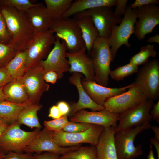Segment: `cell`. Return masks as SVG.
<instances>
[{
    "label": "cell",
    "mask_w": 159,
    "mask_h": 159,
    "mask_svg": "<svg viewBox=\"0 0 159 159\" xmlns=\"http://www.w3.org/2000/svg\"><path fill=\"white\" fill-rule=\"evenodd\" d=\"M44 79L46 82L54 84L56 82L58 79V76L55 72L50 71L45 74Z\"/></svg>",
    "instance_id": "cell-44"
},
{
    "label": "cell",
    "mask_w": 159,
    "mask_h": 159,
    "mask_svg": "<svg viewBox=\"0 0 159 159\" xmlns=\"http://www.w3.org/2000/svg\"><path fill=\"white\" fill-rule=\"evenodd\" d=\"M60 159H97L96 146H80L60 156Z\"/></svg>",
    "instance_id": "cell-30"
},
{
    "label": "cell",
    "mask_w": 159,
    "mask_h": 159,
    "mask_svg": "<svg viewBox=\"0 0 159 159\" xmlns=\"http://www.w3.org/2000/svg\"><path fill=\"white\" fill-rule=\"evenodd\" d=\"M42 106L39 104H33L28 106L20 112L17 121L21 125L40 129L42 127L39 121L37 112Z\"/></svg>",
    "instance_id": "cell-27"
},
{
    "label": "cell",
    "mask_w": 159,
    "mask_h": 159,
    "mask_svg": "<svg viewBox=\"0 0 159 159\" xmlns=\"http://www.w3.org/2000/svg\"><path fill=\"white\" fill-rule=\"evenodd\" d=\"M74 19L80 29L86 50L90 53L95 41L99 37L98 31L90 16H83Z\"/></svg>",
    "instance_id": "cell-25"
},
{
    "label": "cell",
    "mask_w": 159,
    "mask_h": 159,
    "mask_svg": "<svg viewBox=\"0 0 159 159\" xmlns=\"http://www.w3.org/2000/svg\"><path fill=\"white\" fill-rule=\"evenodd\" d=\"M19 52L8 44L0 42V68L6 67Z\"/></svg>",
    "instance_id": "cell-33"
},
{
    "label": "cell",
    "mask_w": 159,
    "mask_h": 159,
    "mask_svg": "<svg viewBox=\"0 0 159 159\" xmlns=\"http://www.w3.org/2000/svg\"><path fill=\"white\" fill-rule=\"evenodd\" d=\"M6 154L0 145V159H4Z\"/></svg>",
    "instance_id": "cell-53"
},
{
    "label": "cell",
    "mask_w": 159,
    "mask_h": 159,
    "mask_svg": "<svg viewBox=\"0 0 159 159\" xmlns=\"http://www.w3.org/2000/svg\"><path fill=\"white\" fill-rule=\"evenodd\" d=\"M25 12L35 34L49 29L53 21L43 3H38Z\"/></svg>",
    "instance_id": "cell-21"
},
{
    "label": "cell",
    "mask_w": 159,
    "mask_h": 159,
    "mask_svg": "<svg viewBox=\"0 0 159 159\" xmlns=\"http://www.w3.org/2000/svg\"><path fill=\"white\" fill-rule=\"evenodd\" d=\"M150 128H151L154 132V138L159 141V127L157 126H151Z\"/></svg>",
    "instance_id": "cell-50"
},
{
    "label": "cell",
    "mask_w": 159,
    "mask_h": 159,
    "mask_svg": "<svg viewBox=\"0 0 159 159\" xmlns=\"http://www.w3.org/2000/svg\"><path fill=\"white\" fill-rule=\"evenodd\" d=\"M82 74L73 72L69 78L70 83L75 86L78 92L79 99L77 103L73 104L68 116L71 117L78 111L85 108L90 109L92 111H100L104 109L103 106L99 105L94 102L84 89L81 83Z\"/></svg>",
    "instance_id": "cell-20"
},
{
    "label": "cell",
    "mask_w": 159,
    "mask_h": 159,
    "mask_svg": "<svg viewBox=\"0 0 159 159\" xmlns=\"http://www.w3.org/2000/svg\"><path fill=\"white\" fill-rule=\"evenodd\" d=\"M57 106L62 116L68 115L70 110V106L68 103L65 101H61L58 103Z\"/></svg>",
    "instance_id": "cell-43"
},
{
    "label": "cell",
    "mask_w": 159,
    "mask_h": 159,
    "mask_svg": "<svg viewBox=\"0 0 159 159\" xmlns=\"http://www.w3.org/2000/svg\"><path fill=\"white\" fill-rule=\"evenodd\" d=\"M150 142L153 144L156 149L157 153L158 159H159V141L155 139L154 138H151Z\"/></svg>",
    "instance_id": "cell-48"
},
{
    "label": "cell",
    "mask_w": 159,
    "mask_h": 159,
    "mask_svg": "<svg viewBox=\"0 0 159 159\" xmlns=\"http://www.w3.org/2000/svg\"><path fill=\"white\" fill-rule=\"evenodd\" d=\"M21 125L16 121L9 125L0 135V145L6 153L10 151L23 153L40 131L38 129L26 131L20 128Z\"/></svg>",
    "instance_id": "cell-5"
},
{
    "label": "cell",
    "mask_w": 159,
    "mask_h": 159,
    "mask_svg": "<svg viewBox=\"0 0 159 159\" xmlns=\"http://www.w3.org/2000/svg\"><path fill=\"white\" fill-rule=\"evenodd\" d=\"M13 80L6 67L0 68V88H3Z\"/></svg>",
    "instance_id": "cell-39"
},
{
    "label": "cell",
    "mask_w": 159,
    "mask_h": 159,
    "mask_svg": "<svg viewBox=\"0 0 159 159\" xmlns=\"http://www.w3.org/2000/svg\"><path fill=\"white\" fill-rule=\"evenodd\" d=\"M56 37L54 47L51 50L45 60H42L39 64L43 67L46 73L50 71H53L57 74L58 79L63 77L65 72L69 71L70 65L66 57L67 48L64 41L61 42L60 39Z\"/></svg>",
    "instance_id": "cell-13"
},
{
    "label": "cell",
    "mask_w": 159,
    "mask_h": 159,
    "mask_svg": "<svg viewBox=\"0 0 159 159\" xmlns=\"http://www.w3.org/2000/svg\"><path fill=\"white\" fill-rule=\"evenodd\" d=\"M48 117L54 120L59 119L62 117L57 105H53L50 108Z\"/></svg>",
    "instance_id": "cell-46"
},
{
    "label": "cell",
    "mask_w": 159,
    "mask_h": 159,
    "mask_svg": "<svg viewBox=\"0 0 159 159\" xmlns=\"http://www.w3.org/2000/svg\"><path fill=\"white\" fill-rule=\"evenodd\" d=\"M3 89L4 93L8 97L6 101L17 103L29 101L22 77L13 80Z\"/></svg>",
    "instance_id": "cell-24"
},
{
    "label": "cell",
    "mask_w": 159,
    "mask_h": 159,
    "mask_svg": "<svg viewBox=\"0 0 159 159\" xmlns=\"http://www.w3.org/2000/svg\"><path fill=\"white\" fill-rule=\"evenodd\" d=\"M4 159H36L32 153H18L10 151L7 153Z\"/></svg>",
    "instance_id": "cell-38"
},
{
    "label": "cell",
    "mask_w": 159,
    "mask_h": 159,
    "mask_svg": "<svg viewBox=\"0 0 159 159\" xmlns=\"http://www.w3.org/2000/svg\"><path fill=\"white\" fill-rule=\"evenodd\" d=\"M74 18L88 16L91 19L100 37L107 39L110 35L113 26L120 24L122 17H118L114 14L111 7H102L90 9L74 15Z\"/></svg>",
    "instance_id": "cell-11"
},
{
    "label": "cell",
    "mask_w": 159,
    "mask_h": 159,
    "mask_svg": "<svg viewBox=\"0 0 159 159\" xmlns=\"http://www.w3.org/2000/svg\"><path fill=\"white\" fill-rule=\"evenodd\" d=\"M54 34L49 29L34 34L26 49V71L39 64L41 60L47 57L55 41Z\"/></svg>",
    "instance_id": "cell-7"
},
{
    "label": "cell",
    "mask_w": 159,
    "mask_h": 159,
    "mask_svg": "<svg viewBox=\"0 0 159 159\" xmlns=\"http://www.w3.org/2000/svg\"><path fill=\"white\" fill-rule=\"evenodd\" d=\"M49 30L65 42L69 52H75L85 47L80 29L74 18L53 21Z\"/></svg>",
    "instance_id": "cell-6"
},
{
    "label": "cell",
    "mask_w": 159,
    "mask_h": 159,
    "mask_svg": "<svg viewBox=\"0 0 159 159\" xmlns=\"http://www.w3.org/2000/svg\"><path fill=\"white\" fill-rule=\"evenodd\" d=\"M9 125L0 116V135L6 129Z\"/></svg>",
    "instance_id": "cell-47"
},
{
    "label": "cell",
    "mask_w": 159,
    "mask_h": 159,
    "mask_svg": "<svg viewBox=\"0 0 159 159\" xmlns=\"http://www.w3.org/2000/svg\"><path fill=\"white\" fill-rule=\"evenodd\" d=\"M151 126L150 122H147L140 126L116 131L114 142L118 159H134L142 155V145L135 146V140L138 134Z\"/></svg>",
    "instance_id": "cell-3"
},
{
    "label": "cell",
    "mask_w": 159,
    "mask_h": 159,
    "mask_svg": "<svg viewBox=\"0 0 159 159\" xmlns=\"http://www.w3.org/2000/svg\"><path fill=\"white\" fill-rule=\"evenodd\" d=\"M127 0H117L114 12V14L118 17H122L126 10Z\"/></svg>",
    "instance_id": "cell-40"
},
{
    "label": "cell",
    "mask_w": 159,
    "mask_h": 159,
    "mask_svg": "<svg viewBox=\"0 0 159 159\" xmlns=\"http://www.w3.org/2000/svg\"><path fill=\"white\" fill-rule=\"evenodd\" d=\"M159 4V0H136L130 6L131 9H135L150 4L156 5Z\"/></svg>",
    "instance_id": "cell-41"
},
{
    "label": "cell",
    "mask_w": 159,
    "mask_h": 159,
    "mask_svg": "<svg viewBox=\"0 0 159 159\" xmlns=\"http://www.w3.org/2000/svg\"><path fill=\"white\" fill-rule=\"evenodd\" d=\"M92 124L74 122H69L62 130L66 132L77 133L82 132L89 129Z\"/></svg>",
    "instance_id": "cell-36"
},
{
    "label": "cell",
    "mask_w": 159,
    "mask_h": 159,
    "mask_svg": "<svg viewBox=\"0 0 159 159\" xmlns=\"http://www.w3.org/2000/svg\"><path fill=\"white\" fill-rule=\"evenodd\" d=\"M32 104L29 101L22 103L0 101V116L10 125L17 120L19 114L23 110Z\"/></svg>",
    "instance_id": "cell-26"
},
{
    "label": "cell",
    "mask_w": 159,
    "mask_h": 159,
    "mask_svg": "<svg viewBox=\"0 0 159 159\" xmlns=\"http://www.w3.org/2000/svg\"><path fill=\"white\" fill-rule=\"evenodd\" d=\"M0 11L5 18L11 37L7 44L19 52L26 50L35 33L25 12L2 5H0Z\"/></svg>",
    "instance_id": "cell-1"
},
{
    "label": "cell",
    "mask_w": 159,
    "mask_h": 159,
    "mask_svg": "<svg viewBox=\"0 0 159 159\" xmlns=\"http://www.w3.org/2000/svg\"><path fill=\"white\" fill-rule=\"evenodd\" d=\"M45 73L39 64L26 71L22 77L29 100L33 104H39L43 94L49 89L44 80Z\"/></svg>",
    "instance_id": "cell-12"
},
{
    "label": "cell",
    "mask_w": 159,
    "mask_h": 159,
    "mask_svg": "<svg viewBox=\"0 0 159 159\" xmlns=\"http://www.w3.org/2000/svg\"><path fill=\"white\" fill-rule=\"evenodd\" d=\"M137 18L136 9H132L128 6L120 24L113 26L110 35L107 39L112 62L114 60L118 50L122 45L130 47L131 44L128 42V39L134 33Z\"/></svg>",
    "instance_id": "cell-4"
},
{
    "label": "cell",
    "mask_w": 159,
    "mask_h": 159,
    "mask_svg": "<svg viewBox=\"0 0 159 159\" xmlns=\"http://www.w3.org/2000/svg\"><path fill=\"white\" fill-rule=\"evenodd\" d=\"M151 109L150 114L152 119L156 120L158 122H159V100L155 104H154Z\"/></svg>",
    "instance_id": "cell-45"
},
{
    "label": "cell",
    "mask_w": 159,
    "mask_h": 159,
    "mask_svg": "<svg viewBox=\"0 0 159 159\" xmlns=\"http://www.w3.org/2000/svg\"><path fill=\"white\" fill-rule=\"evenodd\" d=\"M133 82L140 87L148 99L159 98V61L157 59L148 61L138 70Z\"/></svg>",
    "instance_id": "cell-8"
},
{
    "label": "cell",
    "mask_w": 159,
    "mask_h": 159,
    "mask_svg": "<svg viewBox=\"0 0 159 159\" xmlns=\"http://www.w3.org/2000/svg\"><path fill=\"white\" fill-rule=\"evenodd\" d=\"M26 50L19 52L6 66L13 79L22 77L26 71Z\"/></svg>",
    "instance_id": "cell-28"
},
{
    "label": "cell",
    "mask_w": 159,
    "mask_h": 159,
    "mask_svg": "<svg viewBox=\"0 0 159 159\" xmlns=\"http://www.w3.org/2000/svg\"><path fill=\"white\" fill-rule=\"evenodd\" d=\"M60 155L58 153L48 152L33 155L36 159H60Z\"/></svg>",
    "instance_id": "cell-42"
},
{
    "label": "cell",
    "mask_w": 159,
    "mask_h": 159,
    "mask_svg": "<svg viewBox=\"0 0 159 159\" xmlns=\"http://www.w3.org/2000/svg\"><path fill=\"white\" fill-rule=\"evenodd\" d=\"M29 0H0V5L14 7L17 10L25 12L37 5Z\"/></svg>",
    "instance_id": "cell-34"
},
{
    "label": "cell",
    "mask_w": 159,
    "mask_h": 159,
    "mask_svg": "<svg viewBox=\"0 0 159 159\" xmlns=\"http://www.w3.org/2000/svg\"><path fill=\"white\" fill-rule=\"evenodd\" d=\"M52 132L45 127L26 147L24 152L30 153L46 152L63 155L81 146V144L67 147L59 146L53 139Z\"/></svg>",
    "instance_id": "cell-16"
},
{
    "label": "cell",
    "mask_w": 159,
    "mask_h": 159,
    "mask_svg": "<svg viewBox=\"0 0 159 159\" xmlns=\"http://www.w3.org/2000/svg\"><path fill=\"white\" fill-rule=\"evenodd\" d=\"M117 0H77L73 1L62 18L66 19L84 11L100 7H111L115 6Z\"/></svg>",
    "instance_id": "cell-23"
},
{
    "label": "cell",
    "mask_w": 159,
    "mask_h": 159,
    "mask_svg": "<svg viewBox=\"0 0 159 159\" xmlns=\"http://www.w3.org/2000/svg\"><path fill=\"white\" fill-rule=\"evenodd\" d=\"M95 73V81L106 87L109 81L112 60L110 47L107 39L98 37L95 41L90 53Z\"/></svg>",
    "instance_id": "cell-2"
},
{
    "label": "cell",
    "mask_w": 159,
    "mask_h": 159,
    "mask_svg": "<svg viewBox=\"0 0 159 159\" xmlns=\"http://www.w3.org/2000/svg\"><path fill=\"white\" fill-rule=\"evenodd\" d=\"M104 127L97 125L92 124L86 130L77 133H71L62 130L52 132V137L59 146L67 147L87 143L96 146Z\"/></svg>",
    "instance_id": "cell-10"
},
{
    "label": "cell",
    "mask_w": 159,
    "mask_h": 159,
    "mask_svg": "<svg viewBox=\"0 0 159 159\" xmlns=\"http://www.w3.org/2000/svg\"><path fill=\"white\" fill-rule=\"evenodd\" d=\"M86 49L84 47L73 53L67 52L66 56L70 65V73L78 72L83 74L85 79L95 81V73L91 58L86 54Z\"/></svg>",
    "instance_id": "cell-19"
},
{
    "label": "cell",
    "mask_w": 159,
    "mask_h": 159,
    "mask_svg": "<svg viewBox=\"0 0 159 159\" xmlns=\"http://www.w3.org/2000/svg\"><path fill=\"white\" fill-rule=\"evenodd\" d=\"M8 97L4 93L3 88H0V101L6 100Z\"/></svg>",
    "instance_id": "cell-51"
},
{
    "label": "cell",
    "mask_w": 159,
    "mask_h": 159,
    "mask_svg": "<svg viewBox=\"0 0 159 159\" xmlns=\"http://www.w3.org/2000/svg\"><path fill=\"white\" fill-rule=\"evenodd\" d=\"M46 7L53 21L62 18L69 9L72 0H45Z\"/></svg>",
    "instance_id": "cell-29"
},
{
    "label": "cell",
    "mask_w": 159,
    "mask_h": 159,
    "mask_svg": "<svg viewBox=\"0 0 159 159\" xmlns=\"http://www.w3.org/2000/svg\"><path fill=\"white\" fill-rule=\"evenodd\" d=\"M150 150L147 156L148 159H155L154 155L152 149L151 145H150Z\"/></svg>",
    "instance_id": "cell-52"
},
{
    "label": "cell",
    "mask_w": 159,
    "mask_h": 159,
    "mask_svg": "<svg viewBox=\"0 0 159 159\" xmlns=\"http://www.w3.org/2000/svg\"><path fill=\"white\" fill-rule=\"evenodd\" d=\"M148 99L141 88L134 85L129 88L127 91L108 99L103 106L105 110L120 115Z\"/></svg>",
    "instance_id": "cell-9"
},
{
    "label": "cell",
    "mask_w": 159,
    "mask_h": 159,
    "mask_svg": "<svg viewBox=\"0 0 159 159\" xmlns=\"http://www.w3.org/2000/svg\"><path fill=\"white\" fill-rule=\"evenodd\" d=\"M137 18L134 26V33L140 41L151 33L159 24V7L150 4L136 9Z\"/></svg>",
    "instance_id": "cell-15"
},
{
    "label": "cell",
    "mask_w": 159,
    "mask_h": 159,
    "mask_svg": "<svg viewBox=\"0 0 159 159\" xmlns=\"http://www.w3.org/2000/svg\"><path fill=\"white\" fill-rule=\"evenodd\" d=\"M149 43L155 42L159 44V35L157 34L149 37L146 40Z\"/></svg>",
    "instance_id": "cell-49"
},
{
    "label": "cell",
    "mask_w": 159,
    "mask_h": 159,
    "mask_svg": "<svg viewBox=\"0 0 159 159\" xmlns=\"http://www.w3.org/2000/svg\"><path fill=\"white\" fill-rule=\"evenodd\" d=\"M153 100L148 99L135 107L119 115L116 131L140 126L152 120L150 112Z\"/></svg>",
    "instance_id": "cell-14"
},
{
    "label": "cell",
    "mask_w": 159,
    "mask_h": 159,
    "mask_svg": "<svg viewBox=\"0 0 159 159\" xmlns=\"http://www.w3.org/2000/svg\"><path fill=\"white\" fill-rule=\"evenodd\" d=\"M116 128H104L96 146L97 159H118L114 142Z\"/></svg>",
    "instance_id": "cell-22"
},
{
    "label": "cell",
    "mask_w": 159,
    "mask_h": 159,
    "mask_svg": "<svg viewBox=\"0 0 159 159\" xmlns=\"http://www.w3.org/2000/svg\"><path fill=\"white\" fill-rule=\"evenodd\" d=\"M138 66L129 63L122 66L118 67L114 70L111 71L110 76L116 81L122 80L128 76L137 73Z\"/></svg>",
    "instance_id": "cell-32"
},
{
    "label": "cell",
    "mask_w": 159,
    "mask_h": 159,
    "mask_svg": "<svg viewBox=\"0 0 159 159\" xmlns=\"http://www.w3.org/2000/svg\"><path fill=\"white\" fill-rule=\"evenodd\" d=\"M156 54L153 45L149 44L143 46L140 51L130 59L129 63L138 66L144 64L148 61L149 57H154Z\"/></svg>",
    "instance_id": "cell-31"
},
{
    "label": "cell",
    "mask_w": 159,
    "mask_h": 159,
    "mask_svg": "<svg viewBox=\"0 0 159 159\" xmlns=\"http://www.w3.org/2000/svg\"><path fill=\"white\" fill-rule=\"evenodd\" d=\"M67 116H63L60 118L44 122L45 127L53 132H57L62 130L68 122Z\"/></svg>",
    "instance_id": "cell-35"
},
{
    "label": "cell",
    "mask_w": 159,
    "mask_h": 159,
    "mask_svg": "<svg viewBox=\"0 0 159 159\" xmlns=\"http://www.w3.org/2000/svg\"><path fill=\"white\" fill-rule=\"evenodd\" d=\"M119 115L115 114L104 110L90 112L82 110L70 117V121L81 122L99 125L105 128L117 127Z\"/></svg>",
    "instance_id": "cell-17"
},
{
    "label": "cell",
    "mask_w": 159,
    "mask_h": 159,
    "mask_svg": "<svg viewBox=\"0 0 159 159\" xmlns=\"http://www.w3.org/2000/svg\"><path fill=\"white\" fill-rule=\"evenodd\" d=\"M82 85L85 91L92 100L97 105L103 106L108 99L120 94L134 85L132 83L127 86L120 88H109L85 79L81 80Z\"/></svg>",
    "instance_id": "cell-18"
},
{
    "label": "cell",
    "mask_w": 159,
    "mask_h": 159,
    "mask_svg": "<svg viewBox=\"0 0 159 159\" xmlns=\"http://www.w3.org/2000/svg\"><path fill=\"white\" fill-rule=\"evenodd\" d=\"M10 39L5 20L0 11V42L7 44Z\"/></svg>",
    "instance_id": "cell-37"
}]
</instances>
